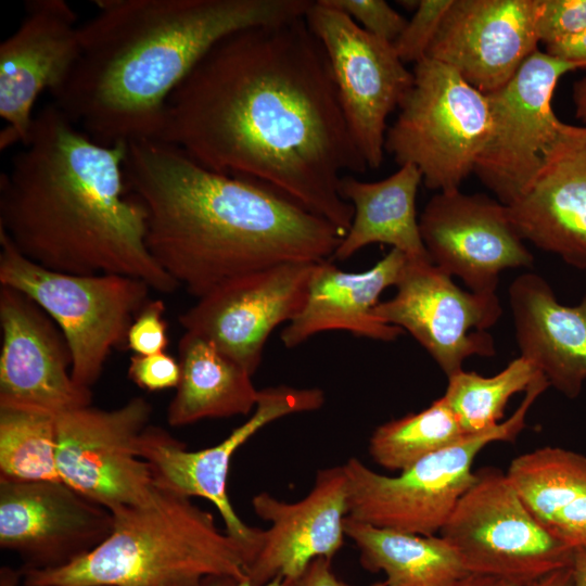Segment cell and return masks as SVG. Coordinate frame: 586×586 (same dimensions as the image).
I'll use <instances>...</instances> for the list:
<instances>
[{
    "label": "cell",
    "mask_w": 586,
    "mask_h": 586,
    "mask_svg": "<svg viewBox=\"0 0 586 586\" xmlns=\"http://www.w3.org/2000/svg\"><path fill=\"white\" fill-rule=\"evenodd\" d=\"M151 415V404L138 396L112 410L90 405L56 416L62 482L110 511L144 500L154 481L138 442Z\"/></svg>",
    "instance_id": "obj_12"
},
{
    "label": "cell",
    "mask_w": 586,
    "mask_h": 586,
    "mask_svg": "<svg viewBox=\"0 0 586 586\" xmlns=\"http://www.w3.org/2000/svg\"><path fill=\"white\" fill-rule=\"evenodd\" d=\"M293 582L294 581H291V579H285V578H281V577H277L262 586H293ZM235 586H255L253 585L247 577L239 581Z\"/></svg>",
    "instance_id": "obj_44"
},
{
    "label": "cell",
    "mask_w": 586,
    "mask_h": 586,
    "mask_svg": "<svg viewBox=\"0 0 586 586\" xmlns=\"http://www.w3.org/2000/svg\"><path fill=\"white\" fill-rule=\"evenodd\" d=\"M156 140L281 192L343 235L354 217L340 193L343 171L368 168L305 16L218 41L169 97Z\"/></svg>",
    "instance_id": "obj_1"
},
{
    "label": "cell",
    "mask_w": 586,
    "mask_h": 586,
    "mask_svg": "<svg viewBox=\"0 0 586 586\" xmlns=\"http://www.w3.org/2000/svg\"><path fill=\"white\" fill-rule=\"evenodd\" d=\"M586 30V0H540L537 17L539 42L556 43Z\"/></svg>",
    "instance_id": "obj_34"
},
{
    "label": "cell",
    "mask_w": 586,
    "mask_h": 586,
    "mask_svg": "<svg viewBox=\"0 0 586 586\" xmlns=\"http://www.w3.org/2000/svg\"><path fill=\"white\" fill-rule=\"evenodd\" d=\"M412 74L387 128L385 152L399 166H416L428 189L459 190L491 135L488 98L453 67L429 58L416 63Z\"/></svg>",
    "instance_id": "obj_7"
},
{
    "label": "cell",
    "mask_w": 586,
    "mask_h": 586,
    "mask_svg": "<svg viewBox=\"0 0 586 586\" xmlns=\"http://www.w3.org/2000/svg\"><path fill=\"white\" fill-rule=\"evenodd\" d=\"M344 530L359 550L361 566L383 572L387 586H457L469 575L442 536L377 527L349 517Z\"/></svg>",
    "instance_id": "obj_28"
},
{
    "label": "cell",
    "mask_w": 586,
    "mask_h": 586,
    "mask_svg": "<svg viewBox=\"0 0 586 586\" xmlns=\"http://www.w3.org/2000/svg\"><path fill=\"white\" fill-rule=\"evenodd\" d=\"M165 305L161 300H150L135 318L127 335V347L135 355L165 352L168 345Z\"/></svg>",
    "instance_id": "obj_35"
},
{
    "label": "cell",
    "mask_w": 586,
    "mask_h": 586,
    "mask_svg": "<svg viewBox=\"0 0 586 586\" xmlns=\"http://www.w3.org/2000/svg\"><path fill=\"white\" fill-rule=\"evenodd\" d=\"M15 31L0 44V149L23 144L31 130L34 105L58 90L81 52V25L65 0H27Z\"/></svg>",
    "instance_id": "obj_17"
},
{
    "label": "cell",
    "mask_w": 586,
    "mask_h": 586,
    "mask_svg": "<svg viewBox=\"0 0 586 586\" xmlns=\"http://www.w3.org/2000/svg\"><path fill=\"white\" fill-rule=\"evenodd\" d=\"M252 506L270 527L264 531L246 577L255 586L277 577L295 581L314 560L332 559L343 546L349 513L344 466L319 470L314 487L298 501H282L263 492L253 497Z\"/></svg>",
    "instance_id": "obj_21"
},
{
    "label": "cell",
    "mask_w": 586,
    "mask_h": 586,
    "mask_svg": "<svg viewBox=\"0 0 586 586\" xmlns=\"http://www.w3.org/2000/svg\"><path fill=\"white\" fill-rule=\"evenodd\" d=\"M56 451L55 415L25 407H0V479L62 481Z\"/></svg>",
    "instance_id": "obj_30"
},
{
    "label": "cell",
    "mask_w": 586,
    "mask_h": 586,
    "mask_svg": "<svg viewBox=\"0 0 586 586\" xmlns=\"http://www.w3.org/2000/svg\"><path fill=\"white\" fill-rule=\"evenodd\" d=\"M421 182L420 170L410 164L374 182L343 176L340 193L352 204L354 217L332 257L346 260L369 244L382 243L398 250L408 260L432 262L416 213Z\"/></svg>",
    "instance_id": "obj_25"
},
{
    "label": "cell",
    "mask_w": 586,
    "mask_h": 586,
    "mask_svg": "<svg viewBox=\"0 0 586 586\" xmlns=\"http://www.w3.org/2000/svg\"><path fill=\"white\" fill-rule=\"evenodd\" d=\"M324 403L320 388H296L286 385L259 390L254 412L220 443L189 450L184 443L166 430L149 425L138 442V455L149 463L154 485L187 497H201L218 510L226 533L242 548L246 571L255 559L264 531L244 523L227 494L231 459L256 432L284 416L314 411Z\"/></svg>",
    "instance_id": "obj_10"
},
{
    "label": "cell",
    "mask_w": 586,
    "mask_h": 586,
    "mask_svg": "<svg viewBox=\"0 0 586 586\" xmlns=\"http://www.w3.org/2000/svg\"><path fill=\"white\" fill-rule=\"evenodd\" d=\"M113 513L62 481L0 479V547L20 570L64 566L89 553L113 530Z\"/></svg>",
    "instance_id": "obj_16"
},
{
    "label": "cell",
    "mask_w": 586,
    "mask_h": 586,
    "mask_svg": "<svg viewBox=\"0 0 586 586\" xmlns=\"http://www.w3.org/2000/svg\"><path fill=\"white\" fill-rule=\"evenodd\" d=\"M395 286L396 294L374 307V317L409 332L448 378L462 370L466 358L496 354L485 332L502 314L496 292L464 291L432 262L408 259Z\"/></svg>",
    "instance_id": "obj_14"
},
{
    "label": "cell",
    "mask_w": 586,
    "mask_h": 586,
    "mask_svg": "<svg viewBox=\"0 0 586 586\" xmlns=\"http://www.w3.org/2000/svg\"><path fill=\"white\" fill-rule=\"evenodd\" d=\"M22 581L21 570L2 566L0 570V586H18Z\"/></svg>",
    "instance_id": "obj_43"
},
{
    "label": "cell",
    "mask_w": 586,
    "mask_h": 586,
    "mask_svg": "<svg viewBox=\"0 0 586 586\" xmlns=\"http://www.w3.org/2000/svg\"><path fill=\"white\" fill-rule=\"evenodd\" d=\"M128 190L146 209V246L187 292L288 262L332 257L344 235L255 180L207 169L160 140L127 143Z\"/></svg>",
    "instance_id": "obj_3"
},
{
    "label": "cell",
    "mask_w": 586,
    "mask_h": 586,
    "mask_svg": "<svg viewBox=\"0 0 586 586\" xmlns=\"http://www.w3.org/2000/svg\"><path fill=\"white\" fill-rule=\"evenodd\" d=\"M454 0H420L410 21L393 43L398 58L415 64L423 60Z\"/></svg>",
    "instance_id": "obj_32"
},
{
    "label": "cell",
    "mask_w": 586,
    "mask_h": 586,
    "mask_svg": "<svg viewBox=\"0 0 586 586\" xmlns=\"http://www.w3.org/2000/svg\"><path fill=\"white\" fill-rule=\"evenodd\" d=\"M508 209L523 240L586 269V126L561 123L538 171Z\"/></svg>",
    "instance_id": "obj_22"
},
{
    "label": "cell",
    "mask_w": 586,
    "mask_h": 586,
    "mask_svg": "<svg viewBox=\"0 0 586 586\" xmlns=\"http://www.w3.org/2000/svg\"><path fill=\"white\" fill-rule=\"evenodd\" d=\"M293 586H354L340 579L332 571L331 559L314 560L305 572L293 582ZM370 586H387L385 581Z\"/></svg>",
    "instance_id": "obj_37"
},
{
    "label": "cell",
    "mask_w": 586,
    "mask_h": 586,
    "mask_svg": "<svg viewBox=\"0 0 586 586\" xmlns=\"http://www.w3.org/2000/svg\"><path fill=\"white\" fill-rule=\"evenodd\" d=\"M109 537L56 569L21 570L24 586H206L246 577L241 546L190 497L154 485L141 502L113 511Z\"/></svg>",
    "instance_id": "obj_5"
},
{
    "label": "cell",
    "mask_w": 586,
    "mask_h": 586,
    "mask_svg": "<svg viewBox=\"0 0 586 586\" xmlns=\"http://www.w3.org/2000/svg\"><path fill=\"white\" fill-rule=\"evenodd\" d=\"M0 407L59 416L91 405V388L72 377V353L64 334L33 298L0 285Z\"/></svg>",
    "instance_id": "obj_18"
},
{
    "label": "cell",
    "mask_w": 586,
    "mask_h": 586,
    "mask_svg": "<svg viewBox=\"0 0 586 586\" xmlns=\"http://www.w3.org/2000/svg\"><path fill=\"white\" fill-rule=\"evenodd\" d=\"M548 386L539 373L508 420L420 459L397 476L377 473L359 459L349 458L343 464L348 480V517L377 527L435 535L473 483L476 455L493 442H514L525 428L530 407Z\"/></svg>",
    "instance_id": "obj_8"
},
{
    "label": "cell",
    "mask_w": 586,
    "mask_h": 586,
    "mask_svg": "<svg viewBox=\"0 0 586 586\" xmlns=\"http://www.w3.org/2000/svg\"><path fill=\"white\" fill-rule=\"evenodd\" d=\"M509 303L521 356L576 398L586 380V293L578 305L565 306L540 276L523 273L509 286Z\"/></svg>",
    "instance_id": "obj_24"
},
{
    "label": "cell",
    "mask_w": 586,
    "mask_h": 586,
    "mask_svg": "<svg viewBox=\"0 0 586 586\" xmlns=\"http://www.w3.org/2000/svg\"><path fill=\"white\" fill-rule=\"evenodd\" d=\"M539 5L540 0H454L425 58L491 94L538 50Z\"/></svg>",
    "instance_id": "obj_20"
},
{
    "label": "cell",
    "mask_w": 586,
    "mask_h": 586,
    "mask_svg": "<svg viewBox=\"0 0 586 586\" xmlns=\"http://www.w3.org/2000/svg\"><path fill=\"white\" fill-rule=\"evenodd\" d=\"M540 373L520 356L494 377L463 370L448 378L443 395L468 435L479 434L499 424L510 397L526 391Z\"/></svg>",
    "instance_id": "obj_31"
},
{
    "label": "cell",
    "mask_w": 586,
    "mask_h": 586,
    "mask_svg": "<svg viewBox=\"0 0 586 586\" xmlns=\"http://www.w3.org/2000/svg\"><path fill=\"white\" fill-rule=\"evenodd\" d=\"M419 225L432 263L473 292H496L502 270L530 267L534 260L508 206L485 194L437 192Z\"/></svg>",
    "instance_id": "obj_19"
},
{
    "label": "cell",
    "mask_w": 586,
    "mask_h": 586,
    "mask_svg": "<svg viewBox=\"0 0 586 586\" xmlns=\"http://www.w3.org/2000/svg\"><path fill=\"white\" fill-rule=\"evenodd\" d=\"M571 570L573 586H586V548L574 550Z\"/></svg>",
    "instance_id": "obj_42"
},
{
    "label": "cell",
    "mask_w": 586,
    "mask_h": 586,
    "mask_svg": "<svg viewBox=\"0 0 586 586\" xmlns=\"http://www.w3.org/2000/svg\"><path fill=\"white\" fill-rule=\"evenodd\" d=\"M507 475L551 536L573 550L586 548V456L546 446L514 458Z\"/></svg>",
    "instance_id": "obj_26"
},
{
    "label": "cell",
    "mask_w": 586,
    "mask_h": 586,
    "mask_svg": "<svg viewBox=\"0 0 586 586\" xmlns=\"http://www.w3.org/2000/svg\"><path fill=\"white\" fill-rule=\"evenodd\" d=\"M126 154V142L98 143L44 105L0 176V231L47 269L124 275L175 292L180 285L146 246V209L128 190Z\"/></svg>",
    "instance_id": "obj_2"
},
{
    "label": "cell",
    "mask_w": 586,
    "mask_h": 586,
    "mask_svg": "<svg viewBox=\"0 0 586 586\" xmlns=\"http://www.w3.org/2000/svg\"><path fill=\"white\" fill-rule=\"evenodd\" d=\"M572 100L576 118L586 124V76L573 84Z\"/></svg>",
    "instance_id": "obj_40"
},
{
    "label": "cell",
    "mask_w": 586,
    "mask_h": 586,
    "mask_svg": "<svg viewBox=\"0 0 586 586\" xmlns=\"http://www.w3.org/2000/svg\"><path fill=\"white\" fill-rule=\"evenodd\" d=\"M0 285L22 291L53 319L72 353V377L88 388L100 379L111 353L127 346L130 326L152 290L124 275L47 269L23 256L2 231Z\"/></svg>",
    "instance_id": "obj_6"
},
{
    "label": "cell",
    "mask_w": 586,
    "mask_h": 586,
    "mask_svg": "<svg viewBox=\"0 0 586 586\" xmlns=\"http://www.w3.org/2000/svg\"><path fill=\"white\" fill-rule=\"evenodd\" d=\"M346 14L370 35L394 43L408 21L384 0H322Z\"/></svg>",
    "instance_id": "obj_33"
},
{
    "label": "cell",
    "mask_w": 586,
    "mask_h": 586,
    "mask_svg": "<svg viewBox=\"0 0 586 586\" xmlns=\"http://www.w3.org/2000/svg\"><path fill=\"white\" fill-rule=\"evenodd\" d=\"M525 586H573L571 566L556 570Z\"/></svg>",
    "instance_id": "obj_39"
},
{
    "label": "cell",
    "mask_w": 586,
    "mask_h": 586,
    "mask_svg": "<svg viewBox=\"0 0 586 586\" xmlns=\"http://www.w3.org/2000/svg\"><path fill=\"white\" fill-rule=\"evenodd\" d=\"M577 68L537 50L508 84L487 94L491 135L473 174L502 204L514 202L538 171L562 123L551 106L555 89Z\"/></svg>",
    "instance_id": "obj_13"
},
{
    "label": "cell",
    "mask_w": 586,
    "mask_h": 586,
    "mask_svg": "<svg viewBox=\"0 0 586 586\" xmlns=\"http://www.w3.org/2000/svg\"><path fill=\"white\" fill-rule=\"evenodd\" d=\"M468 436L442 396L420 412L379 425L369 440V454L383 468L402 472Z\"/></svg>",
    "instance_id": "obj_29"
},
{
    "label": "cell",
    "mask_w": 586,
    "mask_h": 586,
    "mask_svg": "<svg viewBox=\"0 0 586 586\" xmlns=\"http://www.w3.org/2000/svg\"><path fill=\"white\" fill-rule=\"evenodd\" d=\"M406 262V256L395 249L360 272L341 270L328 260L318 262L301 311L281 332L283 345L293 348L330 330L384 342L396 340L404 330L379 321L373 309L382 292L396 285Z\"/></svg>",
    "instance_id": "obj_23"
},
{
    "label": "cell",
    "mask_w": 586,
    "mask_h": 586,
    "mask_svg": "<svg viewBox=\"0 0 586 586\" xmlns=\"http://www.w3.org/2000/svg\"><path fill=\"white\" fill-rule=\"evenodd\" d=\"M469 574L527 585L572 565L574 550L527 509L507 473L483 467L440 531Z\"/></svg>",
    "instance_id": "obj_9"
},
{
    "label": "cell",
    "mask_w": 586,
    "mask_h": 586,
    "mask_svg": "<svg viewBox=\"0 0 586 586\" xmlns=\"http://www.w3.org/2000/svg\"><path fill=\"white\" fill-rule=\"evenodd\" d=\"M238 582L239 581L229 577L215 578L209 581L206 586H235Z\"/></svg>",
    "instance_id": "obj_45"
},
{
    "label": "cell",
    "mask_w": 586,
    "mask_h": 586,
    "mask_svg": "<svg viewBox=\"0 0 586 586\" xmlns=\"http://www.w3.org/2000/svg\"><path fill=\"white\" fill-rule=\"evenodd\" d=\"M317 263L288 262L228 279L199 297L179 323L253 375L270 333L301 311Z\"/></svg>",
    "instance_id": "obj_15"
},
{
    "label": "cell",
    "mask_w": 586,
    "mask_h": 586,
    "mask_svg": "<svg viewBox=\"0 0 586 586\" xmlns=\"http://www.w3.org/2000/svg\"><path fill=\"white\" fill-rule=\"evenodd\" d=\"M305 20L321 42L349 131L368 168L381 166L386 119L413 80L393 43L379 39L346 14L313 1Z\"/></svg>",
    "instance_id": "obj_11"
},
{
    "label": "cell",
    "mask_w": 586,
    "mask_h": 586,
    "mask_svg": "<svg viewBox=\"0 0 586 586\" xmlns=\"http://www.w3.org/2000/svg\"><path fill=\"white\" fill-rule=\"evenodd\" d=\"M80 56L53 103L93 141L156 140L166 104L202 58L241 29L305 16L308 0H94Z\"/></svg>",
    "instance_id": "obj_4"
},
{
    "label": "cell",
    "mask_w": 586,
    "mask_h": 586,
    "mask_svg": "<svg viewBox=\"0 0 586 586\" xmlns=\"http://www.w3.org/2000/svg\"><path fill=\"white\" fill-rule=\"evenodd\" d=\"M549 55L586 68V30L565 40L546 46Z\"/></svg>",
    "instance_id": "obj_38"
},
{
    "label": "cell",
    "mask_w": 586,
    "mask_h": 586,
    "mask_svg": "<svg viewBox=\"0 0 586 586\" xmlns=\"http://www.w3.org/2000/svg\"><path fill=\"white\" fill-rule=\"evenodd\" d=\"M457 586H523L495 576L469 574Z\"/></svg>",
    "instance_id": "obj_41"
},
{
    "label": "cell",
    "mask_w": 586,
    "mask_h": 586,
    "mask_svg": "<svg viewBox=\"0 0 586 586\" xmlns=\"http://www.w3.org/2000/svg\"><path fill=\"white\" fill-rule=\"evenodd\" d=\"M178 353L181 375L166 413L170 426L246 416L255 409L259 390L252 374L208 340L184 332Z\"/></svg>",
    "instance_id": "obj_27"
},
{
    "label": "cell",
    "mask_w": 586,
    "mask_h": 586,
    "mask_svg": "<svg viewBox=\"0 0 586 586\" xmlns=\"http://www.w3.org/2000/svg\"><path fill=\"white\" fill-rule=\"evenodd\" d=\"M181 375L179 360L166 352L152 355H132L128 378L148 392L176 388Z\"/></svg>",
    "instance_id": "obj_36"
}]
</instances>
